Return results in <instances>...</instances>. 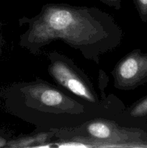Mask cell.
Masks as SVG:
<instances>
[{"instance_id": "cell-1", "label": "cell", "mask_w": 147, "mask_h": 148, "mask_svg": "<svg viewBox=\"0 0 147 148\" xmlns=\"http://www.w3.org/2000/svg\"><path fill=\"white\" fill-rule=\"evenodd\" d=\"M26 22L28 27L20 36V44L32 53L62 40L98 64L99 56L119 46L122 38L114 19L95 7L47 4Z\"/></svg>"}, {"instance_id": "cell-2", "label": "cell", "mask_w": 147, "mask_h": 148, "mask_svg": "<svg viewBox=\"0 0 147 148\" xmlns=\"http://www.w3.org/2000/svg\"><path fill=\"white\" fill-rule=\"evenodd\" d=\"M48 72L59 85L89 103H98L93 86L86 75L71 61L59 54L50 55Z\"/></svg>"}, {"instance_id": "cell-3", "label": "cell", "mask_w": 147, "mask_h": 148, "mask_svg": "<svg viewBox=\"0 0 147 148\" xmlns=\"http://www.w3.org/2000/svg\"><path fill=\"white\" fill-rule=\"evenodd\" d=\"M22 92L28 103L43 108L45 111L57 114H79L84 111L81 104L46 82L27 85Z\"/></svg>"}, {"instance_id": "cell-4", "label": "cell", "mask_w": 147, "mask_h": 148, "mask_svg": "<svg viewBox=\"0 0 147 148\" xmlns=\"http://www.w3.org/2000/svg\"><path fill=\"white\" fill-rule=\"evenodd\" d=\"M114 86L132 90L147 83V53L135 49L118 62L112 72Z\"/></svg>"}, {"instance_id": "cell-5", "label": "cell", "mask_w": 147, "mask_h": 148, "mask_svg": "<svg viewBox=\"0 0 147 148\" xmlns=\"http://www.w3.org/2000/svg\"><path fill=\"white\" fill-rule=\"evenodd\" d=\"M50 134L42 133L34 135L33 137H27L10 142L7 146L10 147H41L40 144H46L50 138Z\"/></svg>"}, {"instance_id": "cell-6", "label": "cell", "mask_w": 147, "mask_h": 148, "mask_svg": "<svg viewBox=\"0 0 147 148\" xmlns=\"http://www.w3.org/2000/svg\"><path fill=\"white\" fill-rule=\"evenodd\" d=\"M132 118L139 120H147V95L134 103L128 110Z\"/></svg>"}, {"instance_id": "cell-7", "label": "cell", "mask_w": 147, "mask_h": 148, "mask_svg": "<svg viewBox=\"0 0 147 148\" xmlns=\"http://www.w3.org/2000/svg\"><path fill=\"white\" fill-rule=\"evenodd\" d=\"M143 23L147 22V0H133Z\"/></svg>"}, {"instance_id": "cell-8", "label": "cell", "mask_w": 147, "mask_h": 148, "mask_svg": "<svg viewBox=\"0 0 147 148\" xmlns=\"http://www.w3.org/2000/svg\"><path fill=\"white\" fill-rule=\"evenodd\" d=\"M100 1L117 10H119L121 7V0H100Z\"/></svg>"}, {"instance_id": "cell-9", "label": "cell", "mask_w": 147, "mask_h": 148, "mask_svg": "<svg viewBox=\"0 0 147 148\" xmlns=\"http://www.w3.org/2000/svg\"><path fill=\"white\" fill-rule=\"evenodd\" d=\"M3 44H4V41H3L2 35H1V22H0V54H1V53H2Z\"/></svg>"}, {"instance_id": "cell-10", "label": "cell", "mask_w": 147, "mask_h": 148, "mask_svg": "<svg viewBox=\"0 0 147 148\" xmlns=\"http://www.w3.org/2000/svg\"><path fill=\"white\" fill-rule=\"evenodd\" d=\"M7 144V141L2 137H0V147H2Z\"/></svg>"}]
</instances>
